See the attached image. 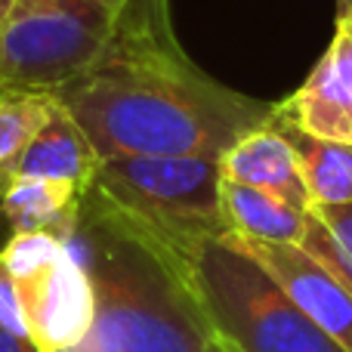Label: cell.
<instances>
[{
    "label": "cell",
    "instance_id": "obj_13",
    "mask_svg": "<svg viewBox=\"0 0 352 352\" xmlns=\"http://www.w3.org/2000/svg\"><path fill=\"white\" fill-rule=\"evenodd\" d=\"M275 124L294 146L300 176H303V186L309 192V207L352 204V142L318 140V136L303 133L291 124Z\"/></svg>",
    "mask_w": 352,
    "mask_h": 352
},
{
    "label": "cell",
    "instance_id": "obj_14",
    "mask_svg": "<svg viewBox=\"0 0 352 352\" xmlns=\"http://www.w3.org/2000/svg\"><path fill=\"white\" fill-rule=\"evenodd\" d=\"M56 105L53 93L0 90V176L47 127Z\"/></svg>",
    "mask_w": 352,
    "mask_h": 352
},
{
    "label": "cell",
    "instance_id": "obj_1",
    "mask_svg": "<svg viewBox=\"0 0 352 352\" xmlns=\"http://www.w3.org/2000/svg\"><path fill=\"white\" fill-rule=\"evenodd\" d=\"M99 158L219 155L263 127L275 102L201 72L176 41L167 0H124L84 74L53 90Z\"/></svg>",
    "mask_w": 352,
    "mask_h": 352
},
{
    "label": "cell",
    "instance_id": "obj_8",
    "mask_svg": "<svg viewBox=\"0 0 352 352\" xmlns=\"http://www.w3.org/2000/svg\"><path fill=\"white\" fill-rule=\"evenodd\" d=\"M272 118L318 140L352 142V41L340 28L300 90L275 102Z\"/></svg>",
    "mask_w": 352,
    "mask_h": 352
},
{
    "label": "cell",
    "instance_id": "obj_4",
    "mask_svg": "<svg viewBox=\"0 0 352 352\" xmlns=\"http://www.w3.org/2000/svg\"><path fill=\"white\" fill-rule=\"evenodd\" d=\"M192 281L213 334L229 352H343L226 235L195 250Z\"/></svg>",
    "mask_w": 352,
    "mask_h": 352
},
{
    "label": "cell",
    "instance_id": "obj_17",
    "mask_svg": "<svg viewBox=\"0 0 352 352\" xmlns=\"http://www.w3.org/2000/svg\"><path fill=\"white\" fill-rule=\"evenodd\" d=\"M0 352H41V349H37L28 337L12 334V331H6L3 324H0Z\"/></svg>",
    "mask_w": 352,
    "mask_h": 352
},
{
    "label": "cell",
    "instance_id": "obj_19",
    "mask_svg": "<svg viewBox=\"0 0 352 352\" xmlns=\"http://www.w3.org/2000/svg\"><path fill=\"white\" fill-rule=\"evenodd\" d=\"M16 3L19 0H0V28L6 25V19L12 16V10H16Z\"/></svg>",
    "mask_w": 352,
    "mask_h": 352
},
{
    "label": "cell",
    "instance_id": "obj_2",
    "mask_svg": "<svg viewBox=\"0 0 352 352\" xmlns=\"http://www.w3.org/2000/svg\"><path fill=\"white\" fill-rule=\"evenodd\" d=\"M93 287V324L74 352H210L217 346L192 281V256L84 192L72 238Z\"/></svg>",
    "mask_w": 352,
    "mask_h": 352
},
{
    "label": "cell",
    "instance_id": "obj_20",
    "mask_svg": "<svg viewBox=\"0 0 352 352\" xmlns=\"http://www.w3.org/2000/svg\"><path fill=\"white\" fill-rule=\"evenodd\" d=\"M210 352H229V349H226V346H223V343H217V346H213Z\"/></svg>",
    "mask_w": 352,
    "mask_h": 352
},
{
    "label": "cell",
    "instance_id": "obj_21",
    "mask_svg": "<svg viewBox=\"0 0 352 352\" xmlns=\"http://www.w3.org/2000/svg\"><path fill=\"white\" fill-rule=\"evenodd\" d=\"M105 3H115V6H121V3H124V0H105Z\"/></svg>",
    "mask_w": 352,
    "mask_h": 352
},
{
    "label": "cell",
    "instance_id": "obj_16",
    "mask_svg": "<svg viewBox=\"0 0 352 352\" xmlns=\"http://www.w3.org/2000/svg\"><path fill=\"white\" fill-rule=\"evenodd\" d=\"M316 213V219L334 235V241L340 244L352 260V204H334V207H309Z\"/></svg>",
    "mask_w": 352,
    "mask_h": 352
},
{
    "label": "cell",
    "instance_id": "obj_15",
    "mask_svg": "<svg viewBox=\"0 0 352 352\" xmlns=\"http://www.w3.org/2000/svg\"><path fill=\"white\" fill-rule=\"evenodd\" d=\"M297 248L303 250V254H309L312 260L331 275V278H337L352 294V260H349V254L334 241V235L318 223L312 210H309V223H306V232H303V238H300Z\"/></svg>",
    "mask_w": 352,
    "mask_h": 352
},
{
    "label": "cell",
    "instance_id": "obj_10",
    "mask_svg": "<svg viewBox=\"0 0 352 352\" xmlns=\"http://www.w3.org/2000/svg\"><path fill=\"white\" fill-rule=\"evenodd\" d=\"M99 167V155L84 136V130L74 124L62 105H56L53 118L47 127L31 140V146L12 161L0 176V192L6 182L25 179V176H37V179H59L74 182L87 192L93 182V173Z\"/></svg>",
    "mask_w": 352,
    "mask_h": 352
},
{
    "label": "cell",
    "instance_id": "obj_6",
    "mask_svg": "<svg viewBox=\"0 0 352 352\" xmlns=\"http://www.w3.org/2000/svg\"><path fill=\"white\" fill-rule=\"evenodd\" d=\"M22 331L41 352H74L90 334L93 287L68 241L41 232H16L0 248Z\"/></svg>",
    "mask_w": 352,
    "mask_h": 352
},
{
    "label": "cell",
    "instance_id": "obj_18",
    "mask_svg": "<svg viewBox=\"0 0 352 352\" xmlns=\"http://www.w3.org/2000/svg\"><path fill=\"white\" fill-rule=\"evenodd\" d=\"M337 28L352 41V0H337Z\"/></svg>",
    "mask_w": 352,
    "mask_h": 352
},
{
    "label": "cell",
    "instance_id": "obj_12",
    "mask_svg": "<svg viewBox=\"0 0 352 352\" xmlns=\"http://www.w3.org/2000/svg\"><path fill=\"white\" fill-rule=\"evenodd\" d=\"M219 207L229 235L256 238V241L300 244L309 223V210L232 179H219Z\"/></svg>",
    "mask_w": 352,
    "mask_h": 352
},
{
    "label": "cell",
    "instance_id": "obj_7",
    "mask_svg": "<svg viewBox=\"0 0 352 352\" xmlns=\"http://www.w3.org/2000/svg\"><path fill=\"white\" fill-rule=\"evenodd\" d=\"M226 238L238 250H244L250 260L260 263L318 331H324L343 352H352V294L340 281L331 278L297 244L256 241V238L241 235Z\"/></svg>",
    "mask_w": 352,
    "mask_h": 352
},
{
    "label": "cell",
    "instance_id": "obj_11",
    "mask_svg": "<svg viewBox=\"0 0 352 352\" xmlns=\"http://www.w3.org/2000/svg\"><path fill=\"white\" fill-rule=\"evenodd\" d=\"M84 188L59 179H12L0 192V213L6 217L12 235L16 232H41L72 244L78 232Z\"/></svg>",
    "mask_w": 352,
    "mask_h": 352
},
{
    "label": "cell",
    "instance_id": "obj_3",
    "mask_svg": "<svg viewBox=\"0 0 352 352\" xmlns=\"http://www.w3.org/2000/svg\"><path fill=\"white\" fill-rule=\"evenodd\" d=\"M219 158L213 155H121L99 158L90 192L164 244L195 254L229 235L219 207Z\"/></svg>",
    "mask_w": 352,
    "mask_h": 352
},
{
    "label": "cell",
    "instance_id": "obj_5",
    "mask_svg": "<svg viewBox=\"0 0 352 352\" xmlns=\"http://www.w3.org/2000/svg\"><path fill=\"white\" fill-rule=\"evenodd\" d=\"M115 16L105 0H19L0 28V90L65 87L96 62Z\"/></svg>",
    "mask_w": 352,
    "mask_h": 352
},
{
    "label": "cell",
    "instance_id": "obj_9",
    "mask_svg": "<svg viewBox=\"0 0 352 352\" xmlns=\"http://www.w3.org/2000/svg\"><path fill=\"white\" fill-rule=\"evenodd\" d=\"M219 173L223 179L260 188L287 204L309 210V192L300 176L294 146L272 118L219 155Z\"/></svg>",
    "mask_w": 352,
    "mask_h": 352
}]
</instances>
